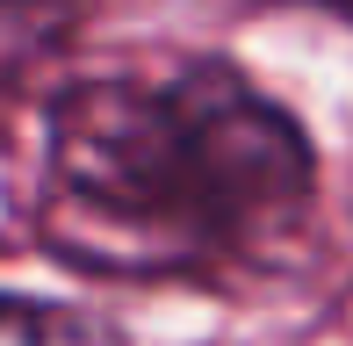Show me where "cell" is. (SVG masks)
I'll return each instance as SVG.
<instances>
[{
	"label": "cell",
	"mask_w": 353,
	"mask_h": 346,
	"mask_svg": "<svg viewBox=\"0 0 353 346\" xmlns=\"http://www.w3.org/2000/svg\"><path fill=\"white\" fill-rule=\"evenodd\" d=\"M317 181L310 137L223 58L166 80H79L51 101L37 224L87 274H188L281 231Z\"/></svg>",
	"instance_id": "6da1fadb"
},
{
	"label": "cell",
	"mask_w": 353,
	"mask_h": 346,
	"mask_svg": "<svg viewBox=\"0 0 353 346\" xmlns=\"http://www.w3.org/2000/svg\"><path fill=\"white\" fill-rule=\"evenodd\" d=\"M0 346H130L101 310L0 289Z\"/></svg>",
	"instance_id": "7a4b0ae2"
},
{
	"label": "cell",
	"mask_w": 353,
	"mask_h": 346,
	"mask_svg": "<svg viewBox=\"0 0 353 346\" xmlns=\"http://www.w3.org/2000/svg\"><path fill=\"white\" fill-rule=\"evenodd\" d=\"M72 37V0H0V94Z\"/></svg>",
	"instance_id": "3957f363"
},
{
	"label": "cell",
	"mask_w": 353,
	"mask_h": 346,
	"mask_svg": "<svg viewBox=\"0 0 353 346\" xmlns=\"http://www.w3.org/2000/svg\"><path fill=\"white\" fill-rule=\"evenodd\" d=\"M325 8H346V14H353V0H325Z\"/></svg>",
	"instance_id": "277c9868"
}]
</instances>
